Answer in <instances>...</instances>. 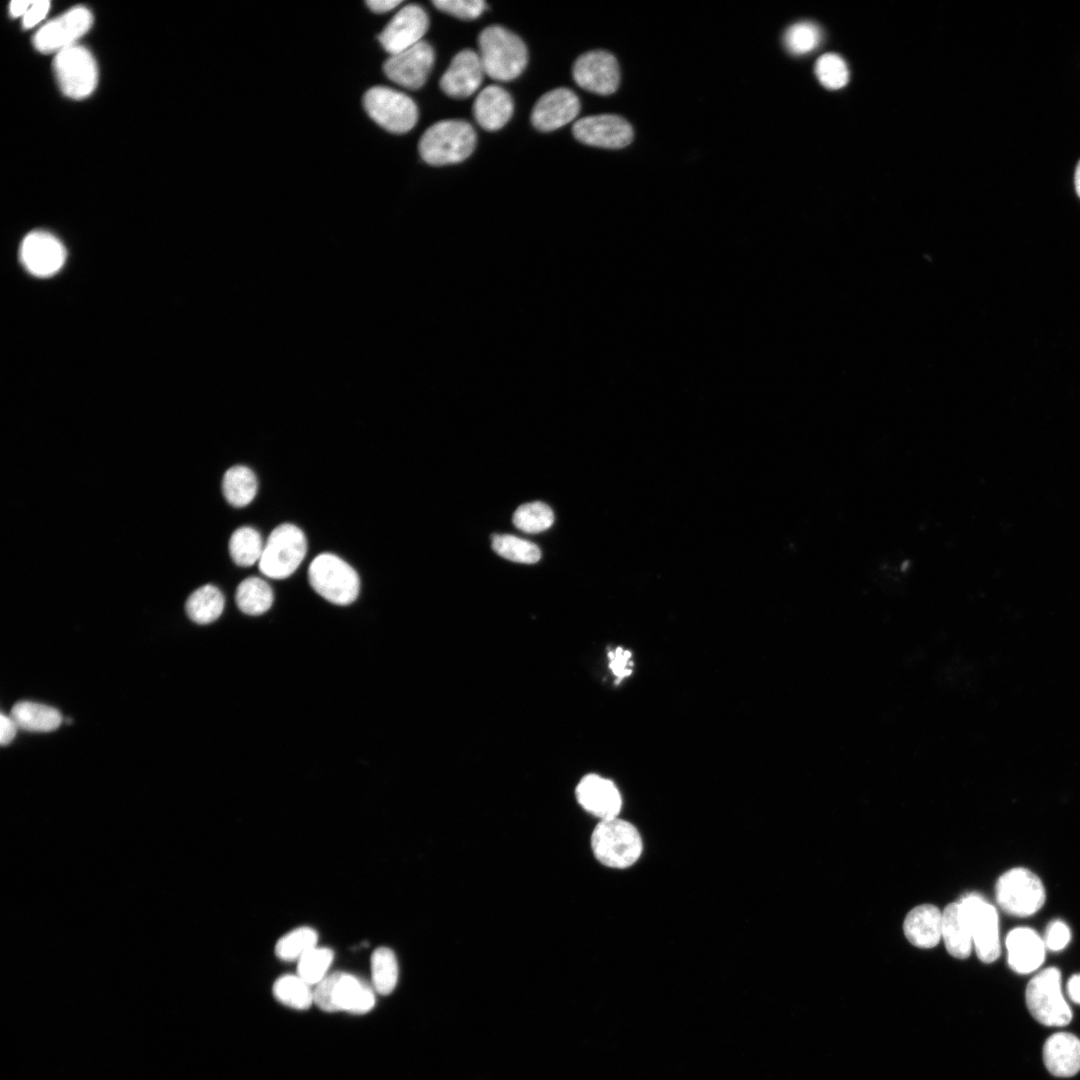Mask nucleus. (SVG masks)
<instances>
[{
	"mask_svg": "<svg viewBox=\"0 0 1080 1080\" xmlns=\"http://www.w3.org/2000/svg\"><path fill=\"white\" fill-rule=\"evenodd\" d=\"M942 938L953 957L965 959L970 955L972 936L958 902L950 903L942 912Z\"/></svg>",
	"mask_w": 1080,
	"mask_h": 1080,
	"instance_id": "obj_25",
	"label": "nucleus"
},
{
	"mask_svg": "<svg viewBox=\"0 0 1080 1080\" xmlns=\"http://www.w3.org/2000/svg\"><path fill=\"white\" fill-rule=\"evenodd\" d=\"M32 1L14 0L9 5L10 14L13 17H23Z\"/></svg>",
	"mask_w": 1080,
	"mask_h": 1080,
	"instance_id": "obj_46",
	"label": "nucleus"
},
{
	"mask_svg": "<svg viewBox=\"0 0 1080 1080\" xmlns=\"http://www.w3.org/2000/svg\"><path fill=\"white\" fill-rule=\"evenodd\" d=\"M576 797L584 810L601 820L617 817L622 806L616 785L597 774L582 777L576 787Z\"/></svg>",
	"mask_w": 1080,
	"mask_h": 1080,
	"instance_id": "obj_19",
	"label": "nucleus"
},
{
	"mask_svg": "<svg viewBox=\"0 0 1080 1080\" xmlns=\"http://www.w3.org/2000/svg\"><path fill=\"white\" fill-rule=\"evenodd\" d=\"M306 551L307 540L303 531L293 524H281L270 533L264 544L259 570L273 579L287 578L299 567Z\"/></svg>",
	"mask_w": 1080,
	"mask_h": 1080,
	"instance_id": "obj_7",
	"label": "nucleus"
},
{
	"mask_svg": "<svg viewBox=\"0 0 1080 1080\" xmlns=\"http://www.w3.org/2000/svg\"><path fill=\"white\" fill-rule=\"evenodd\" d=\"M66 252L63 244L52 234L33 231L26 235L20 246V258L24 267L38 277H49L63 266Z\"/></svg>",
	"mask_w": 1080,
	"mask_h": 1080,
	"instance_id": "obj_17",
	"label": "nucleus"
},
{
	"mask_svg": "<svg viewBox=\"0 0 1080 1080\" xmlns=\"http://www.w3.org/2000/svg\"><path fill=\"white\" fill-rule=\"evenodd\" d=\"M317 940L318 935L314 929L299 927L277 941L275 954L284 961H298L305 953L317 946Z\"/></svg>",
	"mask_w": 1080,
	"mask_h": 1080,
	"instance_id": "obj_34",
	"label": "nucleus"
},
{
	"mask_svg": "<svg viewBox=\"0 0 1080 1080\" xmlns=\"http://www.w3.org/2000/svg\"><path fill=\"white\" fill-rule=\"evenodd\" d=\"M609 668L617 679V683L632 673V654L629 650L617 647L608 653Z\"/></svg>",
	"mask_w": 1080,
	"mask_h": 1080,
	"instance_id": "obj_41",
	"label": "nucleus"
},
{
	"mask_svg": "<svg viewBox=\"0 0 1080 1080\" xmlns=\"http://www.w3.org/2000/svg\"><path fill=\"white\" fill-rule=\"evenodd\" d=\"M904 933L914 946H936L942 937V912L930 904L915 907L905 918Z\"/></svg>",
	"mask_w": 1080,
	"mask_h": 1080,
	"instance_id": "obj_24",
	"label": "nucleus"
},
{
	"mask_svg": "<svg viewBox=\"0 0 1080 1080\" xmlns=\"http://www.w3.org/2000/svg\"><path fill=\"white\" fill-rule=\"evenodd\" d=\"M785 48L793 55H804L813 51L821 41L820 28L809 21L791 25L784 34Z\"/></svg>",
	"mask_w": 1080,
	"mask_h": 1080,
	"instance_id": "obj_37",
	"label": "nucleus"
},
{
	"mask_svg": "<svg viewBox=\"0 0 1080 1080\" xmlns=\"http://www.w3.org/2000/svg\"><path fill=\"white\" fill-rule=\"evenodd\" d=\"M429 27L426 11L417 4L402 7L389 21L378 40L390 55L404 51L417 43Z\"/></svg>",
	"mask_w": 1080,
	"mask_h": 1080,
	"instance_id": "obj_16",
	"label": "nucleus"
},
{
	"mask_svg": "<svg viewBox=\"0 0 1080 1080\" xmlns=\"http://www.w3.org/2000/svg\"><path fill=\"white\" fill-rule=\"evenodd\" d=\"M1008 964L1019 974H1028L1037 970L1045 958L1043 939L1033 930L1019 927L1011 930L1006 937Z\"/></svg>",
	"mask_w": 1080,
	"mask_h": 1080,
	"instance_id": "obj_21",
	"label": "nucleus"
},
{
	"mask_svg": "<svg viewBox=\"0 0 1080 1080\" xmlns=\"http://www.w3.org/2000/svg\"><path fill=\"white\" fill-rule=\"evenodd\" d=\"M572 74L578 86L599 95L614 93L620 82L618 62L604 50H593L579 56Z\"/></svg>",
	"mask_w": 1080,
	"mask_h": 1080,
	"instance_id": "obj_14",
	"label": "nucleus"
},
{
	"mask_svg": "<svg viewBox=\"0 0 1080 1080\" xmlns=\"http://www.w3.org/2000/svg\"><path fill=\"white\" fill-rule=\"evenodd\" d=\"M485 71L479 54L470 49L457 53L448 69L442 75L439 85L442 91L453 98H467L477 91L483 81Z\"/></svg>",
	"mask_w": 1080,
	"mask_h": 1080,
	"instance_id": "obj_20",
	"label": "nucleus"
},
{
	"mask_svg": "<svg viewBox=\"0 0 1080 1080\" xmlns=\"http://www.w3.org/2000/svg\"><path fill=\"white\" fill-rule=\"evenodd\" d=\"M1025 999L1032 1017L1045 1026H1065L1072 1019L1061 990V973L1055 967L1040 971L1029 981Z\"/></svg>",
	"mask_w": 1080,
	"mask_h": 1080,
	"instance_id": "obj_6",
	"label": "nucleus"
},
{
	"mask_svg": "<svg viewBox=\"0 0 1080 1080\" xmlns=\"http://www.w3.org/2000/svg\"><path fill=\"white\" fill-rule=\"evenodd\" d=\"M333 957L331 949L316 946L298 960L297 975L310 986H315L328 975Z\"/></svg>",
	"mask_w": 1080,
	"mask_h": 1080,
	"instance_id": "obj_36",
	"label": "nucleus"
},
{
	"mask_svg": "<svg viewBox=\"0 0 1080 1080\" xmlns=\"http://www.w3.org/2000/svg\"><path fill=\"white\" fill-rule=\"evenodd\" d=\"M53 68L62 92L73 99L92 94L98 81V69L91 52L78 44L55 54Z\"/></svg>",
	"mask_w": 1080,
	"mask_h": 1080,
	"instance_id": "obj_10",
	"label": "nucleus"
},
{
	"mask_svg": "<svg viewBox=\"0 0 1080 1080\" xmlns=\"http://www.w3.org/2000/svg\"><path fill=\"white\" fill-rule=\"evenodd\" d=\"M572 132L574 137L584 144L609 149L623 148L633 139L631 125L624 118L613 114L581 118L574 123Z\"/></svg>",
	"mask_w": 1080,
	"mask_h": 1080,
	"instance_id": "obj_15",
	"label": "nucleus"
},
{
	"mask_svg": "<svg viewBox=\"0 0 1080 1080\" xmlns=\"http://www.w3.org/2000/svg\"><path fill=\"white\" fill-rule=\"evenodd\" d=\"M18 726L10 715L3 712L0 716V743L2 746L10 744L16 736Z\"/></svg>",
	"mask_w": 1080,
	"mask_h": 1080,
	"instance_id": "obj_43",
	"label": "nucleus"
},
{
	"mask_svg": "<svg viewBox=\"0 0 1080 1080\" xmlns=\"http://www.w3.org/2000/svg\"><path fill=\"white\" fill-rule=\"evenodd\" d=\"M311 587L324 599L336 605H349L360 590L357 572L340 557L331 553L316 556L309 565Z\"/></svg>",
	"mask_w": 1080,
	"mask_h": 1080,
	"instance_id": "obj_5",
	"label": "nucleus"
},
{
	"mask_svg": "<svg viewBox=\"0 0 1080 1080\" xmlns=\"http://www.w3.org/2000/svg\"><path fill=\"white\" fill-rule=\"evenodd\" d=\"M958 903L969 926L978 958L985 963L995 961L1000 954L999 921L995 907L976 894H969Z\"/></svg>",
	"mask_w": 1080,
	"mask_h": 1080,
	"instance_id": "obj_11",
	"label": "nucleus"
},
{
	"mask_svg": "<svg viewBox=\"0 0 1080 1080\" xmlns=\"http://www.w3.org/2000/svg\"><path fill=\"white\" fill-rule=\"evenodd\" d=\"M475 146L473 127L464 120L451 119L430 126L421 136L418 149L426 163L443 166L465 160Z\"/></svg>",
	"mask_w": 1080,
	"mask_h": 1080,
	"instance_id": "obj_2",
	"label": "nucleus"
},
{
	"mask_svg": "<svg viewBox=\"0 0 1080 1080\" xmlns=\"http://www.w3.org/2000/svg\"><path fill=\"white\" fill-rule=\"evenodd\" d=\"M314 1003L325 1012L362 1015L375 1005L374 988L358 977L345 972L328 974L315 985Z\"/></svg>",
	"mask_w": 1080,
	"mask_h": 1080,
	"instance_id": "obj_4",
	"label": "nucleus"
},
{
	"mask_svg": "<svg viewBox=\"0 0 1080 1080\" xmlns=\"http://www.w3.org/2000/svg\"><path fill=\"white\" fill-rule=\"evenodd\" d=\"M579 111L577 95L568 88H556L542 95L535 103L531 122L537 130L550 132L571 122Z\"/></svg>",
	"mask_w": 1080,
	"mask_h": 1080,
	"instance_id": "obj_18",
	"label": "nucleus"
},
{
	"mask_svg": "<svg viewBox=\"0 0 1080 1080\" xmlns=\"http://www.w3.org/2000/svg\"><path fill=\"white\" fill-rule=\"evenodd\" d=\"M371 977L374 990L381 995L391 994L398 982V963L394 952L378 947L371 956Z\"/></svg>",
	"mask_w": 1080,
	"mask_h": 1080,
	"instance_id": "obj_31",
	"label": "nucleus"
},
{
	"mask_svg": "<svg viewBox=\"0 0 1080 1080\" xmlns=\"http://www.w3.org/2000/svg\"><path fill=\"white\" fill-rule=\"evenodd\" d=\"M257 488L256 475L247 466H232L223 476V495L226 501L234 507L248 505L254 499Z\"/></svg>",
	"mask_w": 1080,
	"mask_h": 1080,
	"instance_id": "obj_28",
	"label": "nucleus"
},
{
	"mask_svg": "<svg viewBox=\"0 0 1080 1080\" xmlns=\"http://www.w3.org/2000/svg\"><path fill=\"white\" fill-rule=\"evenodd\" d=\"M479 57L485 74L498 81L517 78L528 62L526 45L506 28L492 25L478 38Z\"/></svg>",
	"mask_w": 1080,
	"mask_h": 1080,
	"instance_id": "obj_1",
	"label": "nucleus"
},
{
	"mask_svg": "<svg viewBox=\"0 0 1080 1080\" xmlns=\"http://www.w3.org/2000/svg\"><path fill=\"white\" fill-rule=\"evenodd\" d=\"M93 23L91 11L84 6L69 9L44 24L34 35L33 44L42 53H58L86 34Z\"/></svg>",
	"mask_w": 1080,
	"mask_h": 1080,
	"instance_id": "obj_12",
	"label": "nucleus"
},
{
	"mask_svg": "<svg viewBox=\"0 0 1080 1080\" xmlns=\"http://www.w3.org/2000/svg\"><path fill=\"white\" fill-rule=\"evenodd\" d=\"M50 2L47 0L32 1L27 12L22 17L23 27L32 28L41 22L47 15Z\"/></svg>",
	"mask_w": 1080,
	"mask_h": 1080,
	"instance_id": "obj_42",
	"label": "nucleus"
},
{
	"mask_svg": "<svg viewBox=\"0 0 1080 1080\" xmlns=\"http://www.w3.org/2000/svg\"><path fill=\"white\" fill-rule=\"evenodd\" d=\"M513 109L514 104L510 94L496 85H490L481 90L473 104V114L477 123L488 131L502 128L511 118Z\"/></svg>",
	"mask_w": 1080,
	"mask_h": 1080,
	"instance_id": "obj_23",
	"label": "nucleus"
},
{
	"mask_svg": "<svg viewBox=\"0 0 1080 1080\" xmlns=\"http://www.w3.org/2000/svg\"><path fill=\"white\" fill-rule=\"evenodd\" d=\"M591 846L599 862L617 869L633 865L642 852L638 830L617 817L600 820L592 832Z\"/></svg>",
	"mask_w": 1080,
	"mask_h": 1080,
	"instance_id": "obj_3",
	"label": "nucleus"
},
{
	"mask_svg": "<svg viewBox=\"0 0 1080 1080\" xmlns=\"http://www.w3.org/2000/svg\"><path fill=\"white\" fill-rule=\"evenodd\" d=\"M491 540L493 550L510 561L534 564L541 558L539 547L525 539L509 534H494Z\"/></svg>",
	"mask_w": 1080,
	"mask_h": 1080,
	"instance_id": "obj_33",
	"label": "nucleus"
},
{
	"mask_svg": "<svg viewBox=\"0 0 1080 1080\" xmlns=\"http://www.w3.org/2000/svg\"><path fill=\"white\" fill-rule=\"evenodd\" d=\"M1075 188H1076L1077 194L1080 197V161H1079V163H1078V165L1076 167V170H1075Z\"/></svg>",
	"mask_w": 1080,
	"mask_h": 1080,
	"instance_id": "obj_47",
	"label": "nucleus"
},
{
	"mask_svg": "<svg viewBox=\"0 0 1080 1080\" xmlns=\"http://www.w3.org/2000/svg\"><path fill=\"white\" fill-rule=\"evenodd\" d=\"M18 728L29 732H51L62 723L60 712L54 707L32 702H17L9 714Z\"/></svg>",
	"mask_w": 1080,
	"mask_h": 1080,
	"instance_id": "obj_26",
	"label": "nucleus"
},
{
	"mask_svg": "<svg viewBox=\"0 0 1080 1080\" xmlns=\"http://www.w3.org/2000/svg\"><path fill=\"white\" fill-rule=\"evenodd\" d=\"M264 544L260 533L248 526L236 529L229 540V553L235 564L248 567L259 562Z\"/></svg>",
	"mask_w": 1080,
	"mask_h": 1080,
	"instance_id": "obj_30",
	"label": "nucleus"
},
{
	"mask_svg": "<svg viewBox=\"0 0 1080 1080\" xmlns=\"http://www.w3.org/2000/svg\"><path fill=\"white\" fill-rule=\"evenodd\" d=\"M1067 992L1070 999L1080 1005V973L1073 975L1067 982Z\"/></svg>",
	"mask_w": 1080,
	"mask_h": 1080,
	"instance_id": "obj_45",
	"label": "nucleus"
},
{
	"mask_svg": "<svg viewBox=\"0 0 1080 1080\" xmlns=\"http://www.w3.org/2000/svg\"><path fill=\"white\" fill-rule=\"evenodd\" d=\"M402 1L399 0H369L366 1L367 6L375 13H386L391 11L396 6L400 5Z\"/></svg>",
	"mask_w": 1080,
	"mask_h": 1080,
	"instance_id": "obj_44",
	"label": "nucleus"
},
{
	"mask_svg": "<svg viewBox=\"0 0 1080 1080\" xmlns=\"http://www.w3.org/2000/svg\"><path fill=\"white\" fill-rule=\"evenodd\" d=\"M432 4L440 11L463 20L478 18L486 9L482 0H435Z\"/></svg>",
	"mask_w": 1080,
	"mask_h": 1080,
	"instance_id": "obj_39",
	"label": "nucleus"
},
{
	"mask_svg": "<svg viewBox=\"0 0 1080 1080\" xmlns=\"http://www.w3.org/2000/svg\"><path fill=\"white\" fill-rule=\"evenodd\" d=\"M815 74L828 89H840L849 80V70L844 59L834 53L822 55L815 64Z\"/></svg>",
	"mask_w": 1080,
	"mask_h": 1080,
	"instance_id": "obj_38",
	"label": "nucleus"
},
{
	"mask_svg": "<svg viewBox=\"0 0 1080 1080\" xmlns=\"http://www.w3.org/2000/svg\"><path fill=\"white\" fill-rule=\"evenodd\" d=\"M1070 939L1071 932L1069 927L1064 922L1055 920L1047 927L1043 941L1047 949L1051 951H1060L1068 945Z\"/></svg>",
	"mask_w": 1080,
	"mask_h": 1080,
	"instance_id": "obj_40",
	"label": "nucleus"
},
{
	"mask_svg": "<svg viewBox=\"0 0 1080 1080\" xmlns=\"http://www.w3.org/2000/svg\"><path fill=\"white\" fill-rule=\"evenodd\" d=\"M225 599L214 585L206 584L193 591L187 598L185 610L197 624H209L217 620L224 610Z\"/></svg>",
	"mask_w": 1080,
	"mask_h": 1080,
	"instance_id": "obj_27",
	"label": "nucleus"
},
{
	"mask_svg": "<svg viewBox=\"0 0 1080 1080\" xmlns=\"http://www.w3.org/2000/svg\"><path fill=\"white\" fill-rule=\"evenodd\" d=\"M513 524L525 533H540L550 528L554 521L551 508L535 501L519 506L513 514Z\"/></svg>",
	"mask_w": 1080,
	"mask_h": 1080,
	"instance_id": "obj_35",
	"label": "nucleus"
},
{
	"mask_svg": "<svg viewBox=\"0 0 1080 1080\" xmlns=\"http://www.w3.org/2000/svg\"><path fill=\"white\" fill-rule=\"evenodd\" d=\"M435 53L426 41L390 55L384 62L385 75L394 83L411 90L421 88L433 67Z\"/></svg>",
	"mask_w": 1080,
	"mask_h": 1080,
	"instance_id": "obj_13",
	"label": "nucleus"
},
{
	"mask_svg": "<svg viewBox=\"0 0 1080 1080\" xmlns=\"http://www.w3.org/2000/svg\"><path fill=\"white\" fill-rule=\"evenodd\" d=\"M367 114L385 130L402 134L417 123L418 108L406 94L389 87L370 88L363 96Z\"/></svg>",
	"mask_w": 1080,
	"mask_h": 1080,
	"instance_id": "obj_9",
	"label": "nucleus"
},
{
	"mask_svg": "<svg viewBox=\"0 0 1080 1080\" xmlns=\"http://www.w3.org/2000/svg\"><path fill=\"white\" fill-rule=\"evenodd\" d=\"M235 600L238 608L247 615H261L273 604L274 595L270 585L259 577L243 580L236 589Z\"/></svg>",
	"mask_w": 1080,
	"mask_h": 1080,
	"instance_id": "obj_29",
	"label": "nucleus"
},
{
	"mask_svg": "<svg viewBox=\"0 0 1080 1080\" xmlns=\"http://www.w3.org/2000/svg\"><path fill=\"white\" fill-rule=\"evenodd\" d=\"M1043 1061L1056 1077L1076 1075L1080 1071V1039L1068 1032L1051 1035L1043 1046Z\"/></svg>",
	"mask_w": 1080,
	"mask_h": 1080,
	"instance_id": "obj_22",
	"label": "nucleus"
},
{
	"mask_svg": "<svg viewBox=\"0 0 1080 1080\" xmlns=\"http://www.w3.org/2000/svg\"><path fill=\"white\" fill-rule=\"evenodd\" d=\"M272 991L280 1003L293 1009L305 1010L314 1003L311 986L298 975H284L278 978Z\"/></svg>",
	"mask_w": 1080,
	"mask_h": 1080,
	"instance_id": "obj_32",
	"label": "nucleus"
},
{
	"mask_svg": "<svg viewBox=\"0 0 1080 1080\" xmlns=\"http://www.w3.org/2000/svg\"><path fill=\"white\" fill-rule=\"evenodd\" d=\"M995 892L999 906L1013 916H1030L1045 902V889L1041 880L1022 867L1010 869L1001 875Z\"/></svg>",
	"mask_w": 1080,
	"mask_h": 1080,
	"instance_id": "obj_8",
	"label": "nucleus"
}]
</instances>
